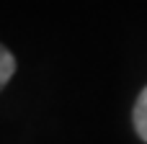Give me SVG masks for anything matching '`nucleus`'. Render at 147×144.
<instances>
[{"instance_id": "1", "label": "nucleus", "mask_w": 147, "mask_h": 144, "mask_svg": "<svg viewBox=\"0 0 147 144\" xmlns=\"http://www.w3.org/2000/svg\"><path fill=\"white\" fill-rule=\"evenodd\" d=\"M132 119H134V129H137L140 139L147 142V88L140 93V98H137V103H134Z\"/></svg>"}, {"instance_id": "2", "label": "nucleus", "mask_w": 147, "mask_h": 144, "mask_svg": "<svg viewBox=\"0 0 147 144\" xmlns=\"http://www.w3.org/2000/svg\"><path fill=\"white\" fill-rule=\"evenodd\" d=\"M13 72H16V59H13V54H10L5 46H0V90L8 85V80L13 77Z\"/></svg>"}]
</instances>
